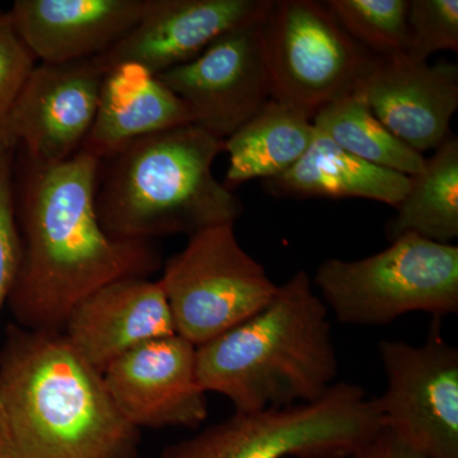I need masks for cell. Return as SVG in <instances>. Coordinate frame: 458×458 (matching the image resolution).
<instances>
[{
  "mask_svg": "<svg viewBox=\"0 0 458 458\" xmlns=\"http://www.w3.org/2000/svg\"><path fill=\"white\" fill-rule=\"evenodd\" d=\"M177 335L200 346L262 311L276 297L260 262L247 254L234 223L205 228L165 262L162 278Z\"/></svg>",
  "mask_w": 458,
  "mask_h": 458,
  "instance_id": "52a82bcc",
  "label": "cell"
},
{
  "mask_svg": "<svg viewBox=\"0 0 458 458\" xmlns=\"http://www.w3.org/2000/svg\"><path fill=\"white\" fill-rule=\"evenodd\" d=\"M16 148L0 140V315L16 283L22 255L13 185Z\"/></svg>",
  "mask_w": 458,
  "mask_h": 458,
  "instance_id": "cb8c5ba5",
  "label": "cell"
},
{
  "mask_svg": "<svg viewBox=\"0 0 458 458\" xmlns=\"http://www.w3.org/2000/svg\"><path fill=\"white\" fill-rule=\"evenodd\" d=\"M102 376L117 408L138 429H197L207 420L197 346L177 334L132 349Z\"/></svg>",
  "mask_w": 458,
  "mask_h": 458,
  "instance_id": "7c38bea8",
  "label": "cell"
},
{
  "mask_svg": "<svg viewBox=\"0 0 458 458\" xmlns=\"http://www.w3.org/2000/svg\"><path fill=\"white\" fill-rule=\"evenodd\" d=\"M36 57L18 35L11 14L0 13V140L14 102L36 66ZM13 146V144H11Z\"/></svg>",
  "mask_w": 458,
  "mask_h": 458,
  "instance_id": "d4e9b609",
  "label": "cell"
},
{
  "mask_svg": "<svg viewBox=\"0 0 458 458\" xmlns=\"http://www.w3.org/2000/svg\"><path fill=\"white\" fill-rule=\"evenodd\" d=\"M260 27L271 98L311 120L354 92L377 60L344 31L324 3L273 0Z\"/></svg>",
  "mask_w": 458,
  "mask_h": 458,
  "instance_id": "ba28073f",
  "label": "cell"
},
{
  "mask_svg": "<svg viewBox=\"0 0 458 458\" xmlns=\"http://www.w3.org/2000/svg\"><path fill=\"white\" fill-rule=\"evenodd\" d=\"M102 162L87 153L54 165L25 157L18 191L20 270L8 298L18 327L62 331L83 298L161 267L152 242L111 237L96 209Z\"/></svg>",
  "mask_w": 458,
  "mask_h": 458,
  "instance_id": "6da1fadb",
  "label": "cell"
},
{
  "mask_svg": "<svg viewBox=\"0 0 458 458\" xmlns=\"http://www.w3.org/2000/svg\"><path fill=\"white\" fill-rule=\"evenodd\" d=\"M265 186L276 197L369 199L397 208L410 177L363 161L318 131L302 158Z\"/></svg>",
  "mask_w": 458,
  "mask_h": 458,
  "instance_id": "ac0fdd59",
  "label": "cell"
},
{
  "mask_svg": "<svg viewBox=\"0 0 458 458\" xmlns=\"http://www.w3.org/2000/svg\"><path fill=\"white\" fill-rule=\"evenodd\" d=\"M405 56L419 62L438 51L458 50L457 0H409Z\"/></svg>",
  "mask_w": 458,
  "mask_h": 458,
  "instance_id": "603a6c76",
  "label": "cell"
},
{
  "mask_svg": "<svg viewBox=\"0 0 458 458\" xmlns=\"http://www.w3.org/2000/svg\"><path fill=\"white\" fill-rule=\"evenodd\" d=\"M360 260L330 259L316 271L319 298L344 324L382 327L411 312H458V246L415 233Z\"/></svg>",
  "mask_w": 458,
  "mask_h": 458,
  "instance_id": "8992f818",
  "label": "cell"
},
{
  "mask_svg": "<svg viewBox=\"0 0 458 458\" xmlns=\"http://www.w3.org/2000/svg\"><path fill=\"white\" fill-rule=\"evenodd\" d=\"M385 426L428 458H458V351L432 325L423 345L379 343Z\"/></svg>",
  "mask_w": 458,
  "mask_h": 458,
  "instance_id": "9c48e42d",
  "label": "cell"
},
{
  "mask_svg": "<svg viewBox=\"0 0 458 458\" xmlns=\"http://www.w3.org/2000/svg\"><path fill=\"white\" fill-rule=\"evenodd\" d=\"M0 458H16L11 432L2 410H0Z\"/></svg>",
  "mask_w": 458,
  "mask_h": 458,
  "instance_id": "4316f807",
  "label": "cell"
},
{
  "mask_svg": "<svg viewBox=\"0 0 458 458\" xmlns=\"http://www.w3.org/2000/svg\"><path fill=\"white\" fill-rule=\"evenodd\" d=\"M63 335L99 372L117 358L176 334L161 283L116 280L83 298L69 313Z\"/></svg>",
  "mask_w": 458,
  "mask_h": 458,
  "instance_id": "9a60e30c",
  "label": "cell"
},
{
  "mask_svg": "<svg viewBox=\"0 0 458 458\" xmlns=\"http://www.w3.org/2000/svg\"><path fill=\"white\" fill-rule=\"evenodd\" d=\"M312 123L336 146L369 164L409 177L420 174L426 165L423 155L394 137L357 90L322 107Z\"/></svg>",
  "mask_w": 458,
  "mask_h": 458,
  "instance_id": "44dd1931",
  "label": "cell"
},
{
  "mask_svg": "<svg viewBox=\"0 0 458 458\" xmlns=\"http://www.w3.org/2000/svg\"><path fill=\"white\" fill-rule=\"evenodd\" d=\"M387 227L391 241L415 233L438 243L458 236V140L448 138L426 159L420 174L410 177L408 194Z\"/></svg>",
  "mask_w": 458,
  "mask_h": 458,
  "instance_id": "ffe728a7",
  "label": "cell"
},
{
  "mask_svg": "<svg viewBox=\"0 0 458 458\" xmlns=\"http://www.w3.org/2000/svg\"><path fill=\"white\" fill-rule=\"evenodd\" d=\"M0 410L16 458L140 456V429L62 331L9 325L0 351Z\"/></svg>",
  "mask_w": 458,
  "mask_h": 458,
  "instance_id": "7a4b0ae2",
  "label": "cell"
},
{
  "mask_svg": "<svg viewBox=\"0 0 458 458\" xmlns=\"http://www.w3.org/2000/svg\"><path fill=\"white\" fill-rule=\"evenodd\" d=\"M273 0H150L131 31L95 60L105 72L122 63L156 75L191 62L216 38L265 17Z\"/></svg>",
  "mask_w": 458,
  "mask_h": 458,
  "instance_id": "4fadbf2b",
  "label": "cell"
},
{
  "mask_svg": "<svg viewBox=\"0 0 458 458\" xmlns=\"http://www.w3.org/2000/svg\"><path fill=\"white\" fill-rule=\"evenodd\" d=\"M261 21L225 33L191 62L158 74L185 102L192 123L218 140H227L273 98Z\"/></svg>",
  "mask_w": 458,
  "mask_h": 458,
  "instance_id": "30bf717a",
  "label": "cell"
},
{
  "mask_svg": "<svg viewBox=\"0 0 458 458\" xmlns=\"http://www.w3.org/2000/svg\"><path fill=\"white\" fill-rule=\"evenodd\" d=\"M225 140L195 123L126 147L110 162L96 194L99 222L111 237L152 242L234 223L240 198L216 179L213 164Z\"/></svg>",
  "mask_w": 458,
  "mask_h": 458,
  "instance_id": "277c9868",
  "label": "cell"
},
{
  "mask_svg": "<svg viewBox=\"0 0 458 458\" xmlns=\"http://www.w3.org/2000/svg\"><path fill=\"white\" fill-rule=\"evenodd\" d=\"M106 72L93 59L36 65L5 123V140L26 158L54 165L81 152L98 113Z\"/></svg>",
  "mask_w": 458,
  "mask_h": 458,
  "instance_id": "8fae6325",
  "label": "cell"
},
{
  "mask_svg": "<svg viewBox=\"0 0 458 458\" xmlns=\"http://www.w3.org/2000/svg\"><path fill=\"white\" fill-rule=\"evenodd\" d=\"M384 427L377 397L340 382L316 403L234 412L159 458H346Z\"/></svg>",
  "mask_w": 458,
  "mask_h": 458,
  "instance_id": "5b68a950",
  "label": "cell"
},
{
  "mask_svg": "<svg viewBox=\"0 0 458 458\" xmlns=\"http://www.w3.org/2000/svg\"><path fill=\"white\" fill-rule=\"evenodd\" d=\"M346 458H428L397 436L388 427L382 428Z\"/></svg>",
  "mask_w": 458,
  "mask_h": 458,
  "instance_id": "484cf974",
  "label": "cell"
},
{
  "mask_svg": "<svg viewBox=\"0 0 458 458\" xmlns=\"http://www.w3.org/2000/svg\"><path fill=\"white\" fill-rule=\"evenodd\" d=\"M327 312L309 274L297 271L262 311L197 346L199 381L236 412L316 403L339 372Z\"/></svg>",
  "mask_w": 458,
  "mask_h": 458,
  "instance_id": "3957f363",
  "label": "cell"
},
{
  "mask_svg": "<svg viewBox=\"0 0 458 458\" xmlns=\"http://www.w3.org/2000/svg\"><path fill=\"white\" fill-rule=\"evenodd\" d=\"M344 31L381 59L405 55L409 0H327Z\"/></svg>",
  "mask_w": 458,
  "mask_h": 458,
  "instance_id": "7402d4cb",
  "label": "cell"
},
{
  "mask_svg": "<svg viewBox=\"0 0 458 458\" xmlns=\"http://www.w3.org/2000/svg\"><path fill=\"white\" fill-rule=\"evenodd\" d=\"M150 0H17L11 14L36 59L64 64L93 59L137 25Z\"/></svg>",
  "mask_w": 458,
  "mask_h": 458,
  "instance_id": "2e32d148",
  "label": "cell"
},
{
  "mask_svg": "<svg viewBox=\"0 0 458 458\" xmlns=\"http://www.w3.org/2000/svg\"><path fill=\"white\" fill-rule=\"evenodd\" d=\"M316 134L307 114L271 98L225 140L228 168L223 185L233 191L249 181L282 176L302 158Z\"/></svg>",
  "mask_w": 458,
  "mask_h": 458,
  "instance_id": "d6986e66",
  "label": "cell"
},
{
  "mask_svg": "<svg viewBox=\"0 0 458 458\" xmlns=\"http://www.w3.org/2000/svg\"><path fill=\"white\" fill-rule=\"evenodd\" d=\"M189 123H194L185 102L158 75L138 63H122L105 74L95 122L81 150L104 162L141 138Z\"/></svg>",
  "mask_w": 458,
  "mask_h": 458,
  "instance_id": "e0dca14e",
  "label": "cell"
},
{
  "mask_svg": "<svg viewBox=\"0 0 458 458\" xmlns=\"http://www.w3.org/2000/svg\"><path fill=\"white\" fill-rule=\"evenodd\" d=\"M355 90L394 137L420 155L451 137L458 108V66L454 63L377 57Z\"/></svg>",
  "mask_w": 458,
  "mask_h": 458,
  "instance_id": "5bb4252c",
  "label": "cell"
}]
</instances>
